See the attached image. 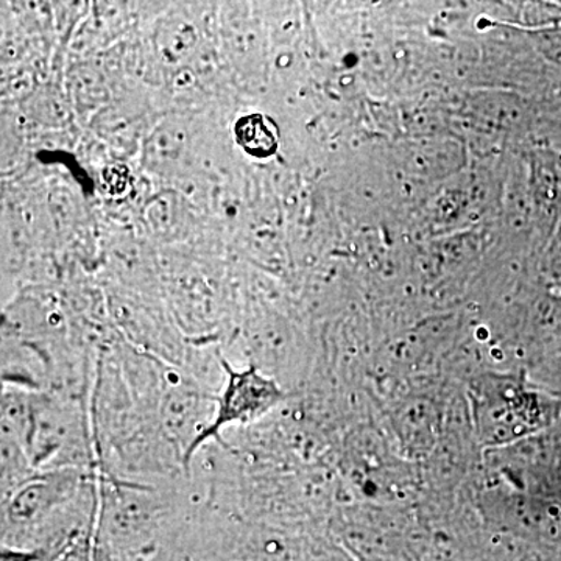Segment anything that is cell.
Here are the masks:
<instances>
[{
  "instance_id": "obj_1",
  "label": "cell",
  "mask_w": 561,
  "mask_h": 561,
  "mask_svg": "<svg viewBox=\"0 0 561 561\" xmlns=\"http://www.w3.org/2000/svg\"><path fill=\"white\" fill-rule=\"evenodd\" d=\"M224 368L227 381L217 397L213 421L187 445L183 457L186 467L206 442L220 440L225 427L261 419L284 400L278 383L265 378L256 368L236 370L228 364H224Z\"/></svg>"
},
{
  "instance_id": "obj_2",
  "label": "cell",
  "mask_w": 561,
  "mask_h": 561,
  "mask_svg": "<svg viewBox=\"0 0 561 561\" xmlns=\"http://www.w3.org/2000/svg\"><path fill=\"white\" fill-rule=\"evenodd\" d=\"M275 127L262 114H250L236 125V138L247 153L256 158H268L278 149Z\"/></svg>"
},
{
  "instance_id": "obj_3",
  "label": "cell",
  "mask_w": 561,
  "mask_h": 561,
  "mask_svg": "<svg viewBox=\"0 0 561 561\" xmlns=\"http://www.w3.org/2000/svg\"><path fill=\"white\" fill-rule=\"evenodd\" d=\"M130 173L125 165H111L103 172V183L111 195L122 194L128 187Z\"/></svg>"
}]
</instances>
